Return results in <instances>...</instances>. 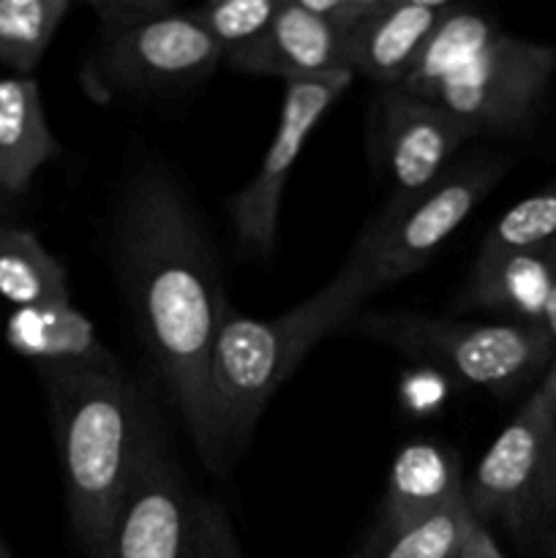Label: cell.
Here are the masks:
<instances>
[{
  "label": "cell",
  "instance_id": "cell-27",
  "mask_svg": "<svg viewBox=\"0 0 556 558\" xmlns=\"http://www.w3.org/2000/svg\"><path fill=\"white\" fill-rule=\"evenodd\" d=\"M456 558H507V556L501 554L496 539L491 537L488 526L480 523L478 518H472V523H469L467 532H463L461 548H458Z\"/></svg>",
  "mask_w": 556,
  "mask_h": 558
},
{
  "label": "cell",
  "instance_id": "cell-9",
  "mask_svg": "<svg viewBox=\"0 0 556 558\" xmlns=\"http://www.w3.org/2000/svg\"><path fill=\"white\" fill-rule=\"evenodd\" d=\"M349 82H352L349 71H333V74L287 85L276 134L262 156L259 169L229 205L234 238L251 259L267 262L276 251L281 196L289 174H292L298 158L303 156L311 131L347 93Z\"/></svg>",
  "mask_w": 556,
  "mask_h": 558
},
{
  "label": "cell",
  "instance_id": "cell-23",
  "mask_svg": "<svg viewBox=\"0 0 556 558\" xmlns=\"http://www.w3.org/2000/svg\"><path fill=\"white\" fill-rule=\"evenodd\" d=\"M283 0H216L191 11L196 25L223 49V58L267 31Z\"/></svg>",
  "mask_w": 556,
  "mask_h": 558
},
{
  "label": "cell",
  "instance_id": "cell-6",
  "mask_svg": "<svg viewBox=\"0 0 556 558\" xmlns=\"http://www.w3.org/2000/svg\"><path fill=\"white\" fill-rule=\"evenodd\" d=\"M223 49L194 22L191 11L169 9L123 31L98 33L82 82L98 98L118 93H169L210 76Z\"/></svg>",
  "mask_w": 556,
  "mask_h": 558
},
{
  "label": "cell",
  "instance_id": "cell-10",
  "mask_svg": "<svg viewBox=\"0 0 556 558\" xmlns=\"http://www.w3.org/2000/svg\"><path fill=\"white\" fill-rule=\"evenodd\" d=\"M196 496L153 436L96 558H194Z\"/></svg>",
  "mask_w": 556,
  "mask_h": 558
},
{
  "label": "cell",
  "instance_id": "cell-17",
  "mask_svg": "<svg viewBox=\"0 0 556 558\" xmlns=\"http://www.w3.org/2000/svg\"><path fill=\"white\" fill-rule=\"evenodd\" d=\"M463 501L461 463L436 445L403 447L390 466L382 523H407Z\"/></svg>",
  "mask_w": 556,
  "mask_h": 558
},
{
  "label": "cell",
  "instance_id": "cell-24",
  "mask_svg": "<svg viewBox=\"0 0 556 558\" xmlns=\"http://www.w3.org/2000/svg\"><path fill=\"white\" fill-rule=\"evenodd\" d=\"M194 558H243L227 512L213 499H196Z\"/></svg>",
  "mask_w": 556,
  "mask_h": 558
},
{
  "label": "cell",
  "instance_id": "cell-2",
  "mask_svg": "<svg viewBox=\"0 0 556 558\" xmlns=\"http://www.w3.org/2000/svg\"><path fill=\"white\" fill-rule=\"evenodd\" d=\"M71 532L96 558L153 441L140 390L114 365H44Z\"/></svg>",
  "mask_w": 556,
  "mask_h": 558
},
{
  "label": "cell",
  "instance_id": "cell-19",
  "mask_svg": "<svg viewBox=\"0 0 556 558\" xmlns=\"http://www.w3.org/2000/svg\"><path fill=\"white\" fill-rule=\"evenodd\" d=\"M0 298L14 308L63 303L69 281L60 259H55L31 229L0 223Z\"/></svg>",
  "mask_w": 556,
  "mask_h": 558
},
{
  "label": "cell",
  "instance_id": "cell-21",
  "mask_svg": "<svg viewBox=\"0 0 556 558\" xmlns=\"http://www.w3.org/2000/svg\"><path fill=\"white\" fill-rule=\"evenodd\" d=\"M467 496L434 515L407 523H379V532L358 558H456L472 523Z\"/></svg>",
  "mask_w": 556,
  "mask_h": 558
},
{
  "label": "cell",
  "instance_id": "cell-20",
  "mask_svg": "<svg viewBox=\"0 0 556 558\" xmlns=\"http://www.w3.org/2000/svg\"><path fill=\"white\" fill-rule=\"evenodd\" d=\"M71 0H0V63L14 76H33Z\"/></svg>",
  "mask_w": 556,
  "mask_h": 558
},
{
  "label": "cell",
  "instance_id": "cell-26",
  "mask_svg": "<svg viewBox=\"0 0 556 558\" xmlns=\"http://www.w3.org/2000/svg\"><path fill=\"white\" fill-rule=\"evenodd\" d=\"M529 529H540L543 532L545 543H548L551 554L556 558V434L554 445H551L548 463H545L543 480H540L537 496H534Z\"/></svg>",
  "mask_w": 556,
  "mask_h": 558
},
{
  "label": "cell",
  "instance_id": "cell-30",
  "mask_svg": "<svg viewBox=\"0 0 556 558\" xmlns=\"http://www.w3.org/2000/svg\"><path fill=\"white\" fill-rule=\"evenodd\" d=\"M0 223H3V202H0Z\"/></svg>",
  "mask_w": 556,
  "mask_h": 558
},
{
  "label": "cell",
  "instance_id": "cell-5",
  "mask_svg": "<svg viewBox=\"0 0 556 558\" xmlns=\"http://www.w3.org/2000/svg\"><path fill=\"white\" fill-rule=\"evenodd\" d=\"M505 158H472L447 169L434 185L403 205L382 210L347 256L368 281L371 292L418 272L452 238L458 227L505 178Z\"/></svg>",
  "mask_w": 556,
  "mask_h": 558
},
{
  "label": "cell",
  "instance_id": "cell-12",
  "mask_svg": "<svg viewBox=\"0 0 556 558\" xmlns=\"http://www.w3.org/2000/svg\"><path fill=\"white\" fill-rule=\"evenodd\" d=\"M240 74L278 76L289 82L314 80L343 69V38L311 14L300 0H283L276 20L259 38L223 58Z\"/></svg>",
  "mask_w": 556,
  "mask_h": 558
},
{
  "label": "cell",
  "instance_id": "cell-14",
  "mask_svg": "<svg viewBox=\"0 0 556 558\" xmlns=\"http://www.w3.org/2000/svg\"><path fill=\"white\" fill-rule=\"evenodd\" d=\"M556 287V240L534 248L478 251L458 308L512 314L518 322L543 327Z\"/></svg>",
  "mask_w": 556,
  "mask_h": 558
},
{
  "label": "cell",
  "instance_id": "cell-29",
  "mask_svg": "<svg viewBox=\"0 0 556 558\" xmlns=\"http://www.w3.org/2000/svg\"><path fill=\"white\" fill-rule=\"evenodd\" d=\"M0 558H14V556H11V550H9V548H5V545H3V543H0Z\"/></svg>",
  "mask_w": 556,
  "mask_h": 558
},
{
  "label": "cell",
  "instance_id": "cell-1",
  "mask_svg": "<svg viewBox=\"0 0 556 558\" xmlns=\"http://www.w3.org/2000/svg\"><path fill=\"white\" fill-rule=\"evenodd\" d=\"M114 267L136 330L207 466L223 458L210 357L223 311L221 272L200 216L167 172L147 167L120 199Z\"/></svg>",
  "mask_w": 556,
  "mask_h": 558
},
{
  "label": "cell",
  "instance_id": "cell-11",
  "mask_svg": "<svg viewBox=\"0 0 556 558\" xmlns=\"http://www.w3.org/2000/svg\"><path fill=\"white\" fill-rule=\"evenodd\" d=\"M379 153L390 196L382 210L403 205L450 169L458 147L472 140L467 125L428 98L390 87L379 98Z\"/></svg>",
  "mask_w": 556,
  "mask_h": 558
},
{
  "label": "cell",
  "instance_id": "cell-22",
  "mask_svg": "<svg viewBox=\"0 0 556 558\" xmlns=\"http://www.w3.org/2000/svg\"><path fill=\"white\" fill-rule=\"evenodd\" d=\"M556 240V180L537 194L527 196L488 229L480 251H518Z\"/></svg>",
  "mask_w": 556,
  "mask_h": 558
},
{
  "label": "cell",
  "instance_id": "cell-13",
  "mask_svg": "<svg viewBox=\"0 0 556 558\" xmlns=\"http://www.w3.org/2000/svg\"><path fill=\"white\" fill-rule=\"evenodd\" d=\"M452 5L450 0H387L374 20L343 38V69L385 90L398 87Z\"/></svg>",
  "mask_w": 556,
  "mask_h": 558
},
{
  "label": "cell",
  "instance_id": "cell-16",
  "mask_svg": "<svg viewBox=\"0 0 556 558\" xmlns=\"http://www.w3.org/2000/svg\"><path fill=\"white\" fill-rule=\"evenodd\" d=\"M5 343L20 357L44 365H93L107 368L112 357L98 341L93 322L71 305L63 303L14 308L5 319Z\"/></svg>",
  "mask_w": 556,
  "mask_h": 558
},
{
  "label": "cell",
  "instance_id": "cell-18",
  "mask_svg": "<svg viewBox=\"0 0 556 558\" xmlns=\"http://www.w3.org/2000/svg\"><path fill=\"white\" fill-rule=\"evenodd\" d=\"M499 31L501 27L488 14L456 3L450 14L439 22V27L431 33L423 52L414 60L412 71L398 85V90L409 93V96L431 98L436 87L445 85L480 49L488 47L491 38Z\"/></svg>",
  "mask_w": 556,
  "mask_h": 558
},
{
  "label": "cell",
  "instance_id": "cell-7",
  "mask_svg": "<svg viewBox=\"0 0 556 558\" xmlns=\"http://www.w3.org/2000/svg\"><path fill=\"white\" fill-rule=\"evenodd\" d=\"M556 74L554 44L527 41L499 31L428 101L461 120L469 134H518L540 112Z\"/></svg>",
  "mask_w": 556,
  "mask_h": 558
},
{
  "label": "cell",
  "instance_id": "cell-28",
  "mask_svg": "<svg viewBox=\"0 0 556 558\" xmlns=\"http://www.w3.org/2000/svg\"><path fill=\"white\" fill-rule=\"evenodd\" d=\"M543 330L548 332L551 341H554V347H556V287H554V292H551L548 308H545V316H543Z\"/></svg>",
  "mask_w": 556,
  "mask_h": 558
},
{
  "label": "cell",
  "instance_id": "cell-25",
  "mask_svg": "<svg viewBox=\"0 0 556 558\" xmlns=\"http://www.w3.org/2000/svg\"><path fill=\"white\" fill-rule=\"evenodd\" d=\"M300 3L322 22H327L338 36L347 38L365 22L374 20L385 9L387 0H300Z\"/></svg>",
  "mask_w": 556,
  "mask_h": 558
},
{
  "label": "cell",
  "instance_id": "cell-15",
  "mask_svg": "<svg viewBox=\"0 0 556 558\" xmlns=\"http://www.w3.org/2000/svg\"><path fill=\"white\" fill-rule=\"evenodd\" d=\"M60 156L33 76H0V202L20 199L44 163Z\"/></svg>",
  "mask_w": 556,
  "mask_h": 558
},
{
  "label": "cell",
  "instance_id": "cell-3",
  "mask_svg": "<svg viewBox=\"0 0 556 558\" xmlns=\"http://www.w3.org/2000/svg\"><path fill=\"white\" fill-rule=\"evenodd\" d=\"M371 294L374 292L360 267L347 259L325 289L276 319H251L232 305L223 311L210 357V387L223 456H232L249 441L273 392H278L322 338L349 327Z\"/></svg>",
  "mask_w": 556,
  "mask_h": 558
},
{
  "label": "cell",
  "instance_id": "cell-8",
  "mask_svg": "<svg viewBox=\"0 0 556 558\" xmlns=\"http://www.w3.org/2000/svg\"><path fill=\"white\" fill-rule=\"evenodd\" d=\"M554 434L556 363L485 450L472 480L463 483L469 510L480 523H505L510 532H527Z\"/></svg>",
  "mask_w": 556,
  "mask_h": 558
},
{
  "label": "cell",
  "instance_id": "cell-4",
  "mask_svg": "<svg viewBox=\"0 0 556 558\" xmlns=\"http://www.w3.org/2000/svg\"><path fill=\"white\" fill-rule=\"evenodd\" d=\"M349 330L496 396L545 376L556 363L548 332L527 322L478 325L420 314H368L354 316Z\"/></svg>",
  "mask_w": 556,
  "mask_h": 558
}]
</instances>
